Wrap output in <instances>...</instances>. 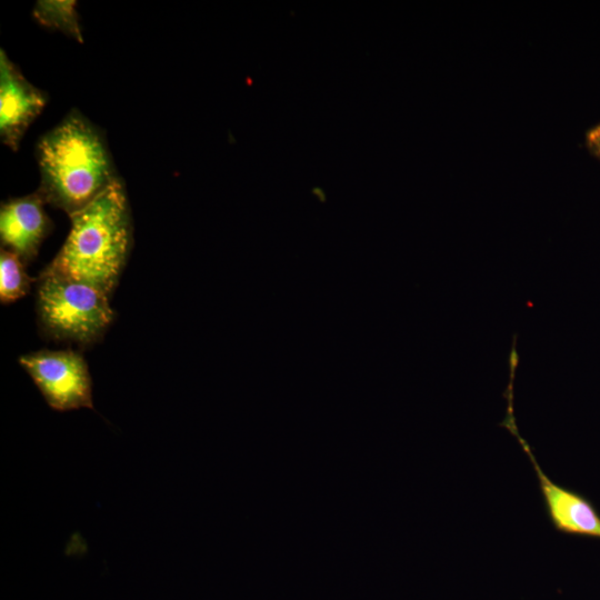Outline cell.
<instances>
[{
    "label": "cell",
    "mask_w": 600,
    "mask_h": 600,
    "mask_svg": "<svg viewBox=\"0 0 600 600\" xmlns=\"http://www.w3.org/2000/svg\"><path fill=\"white\" fill-rule=\"evenodd\" d=\"M586 146L596 158L600 159V122L587 131Z\"/></svg>",
    "instance_id": "30bf717a"
},
{
    "label": "cell",
    "mask_w": 600,
    "mask_h": 600,
    "mask_svg": "<svg viewBox=\"0 0 600 600\" xmlns=\"http://www.w3.org/2000/svg\"><path fill=\"white\" fill-rule=\"evenodd\" d=\"M47 94L31 84L0 50V137L16 151L28 127L41 113Z\"/></svg>",
    "instance_id": "5b68a950"
},
{
    "label": "cell",
    "mask_w": 600,
    "mask_h": 600,
    "mask_svg": "<svg viewBox=\"0 0 600 600\" xmlns=\"http://www.w3.org/2000/svg\"><path fill=\"white\" fill-rule=\"evenodd\" d=\"M19 362L52 409H92L91 378L81 354L72 350H40L22 356Z\"/></svg>",
    "instance_id": "277c9868"
},
{
    "label": "cell",
    "mask_w": 600,
    "mask_h": 600,
    "mask_svg": "<svg viewBox=\"0 0 600 600\" xmlns=\"http://www.w3.org/2000/svg\"><path fill=\"white\" fill-rule=\"evenodd\" d=\"M36 156L40 170L37 192L69 217L120 180L101 132L78 110L40 138Z\"/></svg>",
    "instance_id": "6da1fadb"
},
{
    "label": "cell",
    "mask_w": 600,
    "mask_h": 600,
    "mask_svg": "<svg viewBox=\"0 0 600 600\" xmlns=\"http://www.w3.org/2000/svg\"><path fill=\"white\" fill-rule=\"evenodd\" d=\"M33 17L42 26L61 30L82 41L74 1H38L33 8Z\"/></svg>",
    "instance_id": "9c48e42d"
},
{
    "label": "cell",
    "mask_w": 600,
    "mask_h": 600,
    "mask_svg": "<svg viewBox=\"0 0 600 600\" xmlns=\"http://www.w3.org/2000/svg\"><path fill=\"white\" fill-rule=\"evenodd\" d=\"M536 471L548 517L562 533L600 539V513L581 493L551 481L538 464L529 444L514 433Z\"/></svg>",
    "instance_id": "8992f818"
},
{
    "label": "cell",
    "mask_w": 600,
    "mask_h": 600,
    "mask_svg": "<svg viewBox=\"0 0 600 600\" xmlns=\"http://www.w3.org/2000/svg\"><path fill=\"white\" fill-rule=\"evenodd\" d=\"M37 313L50 339L82 347L97 342L114 317L107 293L47 270L38 280Z\"/></svg>",
    "instance_id": "3957f363"
},
{
    "label": "cell",
    "mask_w": 600,
    "mask_h": 600,
    "mask_svg": "<svg viewBox=\"0 0 600 600\" xmlns=\"http://www.w3.org/2000/svg\"><path fill=\"white\" fill-rule=\"evenodd\" d=\"M70 219L69 234L44 270L90 284L109 296L127 262L132 239L122 182L117 181Z\"/></svg>",
    "instance_id": "7a4b0ae2"
},
{
    "label": "cell",
    "mask_w": 600,
    "mask_h": 600,
    "mask_svg": "<svg viewBox=\"0 0 600 600\" xmlns=\"http://www.w3.org/2000/svg\"><path fill=\"white\" fill-rule=\"evenodd\" d=\"M43 199L36 192L11 199L1 204L0 237L2 248L30 262L51 230V221L43 209Z\"/></svg>",
    "instance_id": "52a82bcc"
},
{
    "label": "cell",
    "mask_w": 600,
    "mask_h": 600,
    "mask_svg": "<svg viewBox=\"0 0 600 600\" xmlns=\"http://www.w3.org/2000/svg\"><path fill=\"white\" fill-rule=\"evenodd\" d=\"M31 278L24 270V262L14 252L2 248L0 254V299L9 303L26 296Z\"/></svg>",
    "instance_id": "ba28073f"
}]
</instances>
